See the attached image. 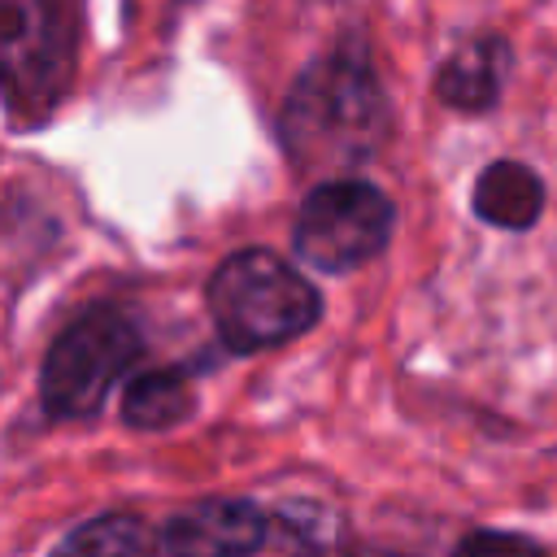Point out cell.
<instances>
[{"label": "cell", "instance_id": "6da1fadb", "mask_svg": "<svg viewBox=\"0 0 557 557\" xmlns=\"http://www.w3.org/2000/svg\"><path fill=\"white\" fill-rule=\"evenodd\" d=\"M278 139L305 174H344L379 152L387 139V100L357 44H339L305 65L283 100Z\"/></svg>", "mask_w": 557, "mask_h": 557}, {"label": "cell", "instance_id": "7a4b0ae2", "mask_svg": "<svg viewBox=\"0 0 557 557\" xmlns=\"http://www.w3.org/2000/svg\"><path fill=\"white\" fill-rule=\"evenodd\" d=\"M209 313L226 348L261 352L305 335L322 318L318 287L265 248L231 252L209 278Z\"/></svg>", "mask_w": 557, "mask_h": 557}, {"label": "cell", "instance_id": "3957f363", "mask_svg": "<svg viewBox=\"0 0 557 557\" xmlns=\"http://www.w3.org/2000/svg\"><path fill=\"white\" fill-rule=\"evenodd\" d=\"M74 0H0V100L17 126L44 122L70 91Z\"/></svg>", "mask_w": 557, "mask_h": 557}, {"label": "cell", "instance_id": "277c9868", "mask_svg": "<svg viewBox=\"0 0 557 557\" xmlns=\"http://www.w3.org/2000/svg\"><path fill=\"white\" fill-rule=\"evenodd\" d=\"M139 348H144L139 326L122 309H113V305L87 309L57 335V344L44 357V374H39L44 409L52 418L96 413L104 405L109 387L139 357Z\"/></svg>", "mask_w": 557, "mask_h": 557}, {"label": "cell", "instance_id": "5b68a950", "mask_svg": "<svg viewBox=\"0 0 557 557\" xmlns=\"http://www.w3.org/2000/svg\"><path fill=\"white\" fill-rule=\"evenodd\" d=\"M392 222H396V209L374 183L326 178L305 196L292 244L300 261L339 274L383 252V244L392 239Z\"/></svg>", "mask_w": 557, "mask_h": 557}, {"label": "cell", "instance_id": "8992f818", "mask_svg": "<svg viewBox=\"0 0 557 557\" xmlns=\"http://www.w3.org/2000/svg\"><path fill=\"white\" fill-rule=\"evenodd\" d=\"M265 513L248 500H200L161 531L170 557H252L265 544Z\"/></svg>", "mask_w": 557, "mask_h": 557}, {"label": "cell", "instance_id": "52a82bcc", "mask_svg": "<svg viewBox=\"0 0 557 557\" xmlns=\"http://www.w3.org/2000/svg\"><path fill=\"white\" fill-rule=\"evenodd\" d=\"M505 74H509V48H505V39L483 35V39L457 48V52L440 65L435 91H440L444 104H453V109H461V113H483V109L496 104Z\"/></svg>", "mask_w": 557, "mask_h": 557}, {"label": "cell", "instance_id": "ba28073f", "mask_svg": "<svg viewBox=\"0 0 557 557\" xmlns=\"http://www.w3.org/2000/svg\"><path fill=\"white\" fill-rule=\"evenodd\" d=\"M544 209V183L522 161H492L474 178V213L500 231H527Z\"/></svg>", "mask_w": 557, "mask_h": 557}, {"label": "cell", "instance_id": "9c48e42d", "mask_svg": "<svg viewBox=\"0 0 557 557\" xmlns=\"http://www.w3.org/2000/svg\"><path fill=\"white\" fill-rule=\"evenodd\" d=\"M191 405H196L191 383L178 370H144L122 392V418L126 426H139V431H165L183 422Z\"/></svg>", "mask_w": 557, "mask_h": 557}, {"label": "cell", "instance_id": "30bf717a", "mask_svg": "<svg viewBox=\"0 0 557 557\" xmlns=\"http://www.w3.org/2000/svg\"><path fill=\"white\" fill-rule=\"evenodd\" d=\"M52 557H157V540L135 513H100L74 527Z\"/></svg>", "mask_w": 557, "mask_h": 557}, {"label": "cell", "instance_id": "8fae6325", "mask_svg": "<svg viewBox=\"0 0 557 557\" xmlns=\"http://www.w3.org/2000/svg\"><path fill=\"white\" fill-rule=\"evenodd\" d=\"M274 531H278V544L296 548L300 557H318L326 544H331V513L322 505H287L278 518H274Z\"/></svg>", "mask_w": 557, "mask_h": 557}, {"label": "cell", "instance_id": "7c38bea8", "mask_svg": "<svg viewBox=\"0 0 557 557\" xmlns=\"http://www.w3.org/2000/svg\"><path fill=\"white\" fill-rule=\"evenodd\" d=\"M453 557H548L535 540L527 535H513V531H470Z\"/></svg>", "mask_w": 557, "mask_h": 557}, {"label": "cell", "instance_id": "4fadbf2b", "mask_svg": "<svg viewBox=\"0 0 557 557\" xmlns=\"http://www.w3.org/2000/svg\"><path fill=\"white\" fill-rule=\"evenodd\" d=\"M348 557H405V553H387V548H357Z\"/></svg>", "mask_w": 557, "mask_h": 557}]
</instances>
